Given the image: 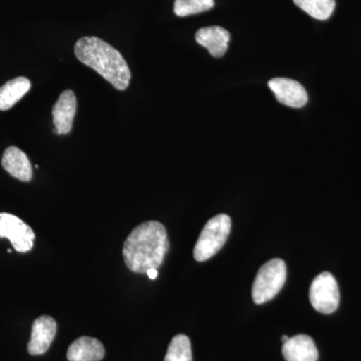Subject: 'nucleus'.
Segmentation results:
<instances>
[{
    "instance_id": "10",
    "label": "nucleus",
    "mask_w": 361,
    "mask_h": 361,
    "mask_svg": "<svg viewBox=\"0 0 361 361\" xmlns=\"http://www.w3.org/2000/svg\"><path fill=\"white\" fill-rule=\"evenodd\" d=\"M195 39L199 44L208 49L214 58H221L227 51L230 33L221 26H208L199 30Z\"/></svg>"
},
{
    "instance_id": "8",
    "label": "nucleus",
    "mask_w": 361,
    "mask_h": 361,
    "mask_svg": "<svg viewBox=\"0 0 361 361\" xmlns=\"http://www.w3.org/2000/svg\"><path fill=\"white\" fill-rule=\"evenodd\" d=\"M56 322L51 316L42 315L35 319L27 345L30 355H42L47 353L56 337Z\"/></svg>"
},
{
    "instance_id": "6",
    "label": "nucleus",
    "mask_w": 361,
    "mask_h": 361,
    "mask_svg": "<svg viewBox=\"0 0 361 361\" xmlns=\"http://www.w3.org/2000/svg\"><path fill=\"white\" fill-rule=\"evenodd\" d=\"M0 238L8 239L16 251L25 253L32 250L35 235L20 218L13 214L0 213Z\"/></svg>"
},
{
    "instance_id": "9",
    "label": "nucleus",
    "mask_w": 361,
    "mask_h": 361,
    "mask_svg": "<svg viewBox=\"0 0 361 361\" xmlns=\"http://www.w3.org/2000/svg\"><path fill=\"white\" fill-rule=\"evenodd\" d=\"M77 97L71 90L61 92L52 108L54 125L58 135H66L73 129V118L77 111Z\"/></svg>"
},
{
    "instance_id": "5",
    "label": "nucleus",
    "mask_w": 361,
    "mask_h": 361,
    "mask_svg": "<svg viewBox=\"0 0 361 361\" xmlns=\"http://www.w3.org/2000/svg\"><path fill=\"white\" fill-rule=\"evenodd\" d=\"M310 302L313 308L323 314H331L338 308L341 294L334 275L322 272L311 283Z\"/></svg>"
},
{
    "instance_id": "7",
    "label": "nucleus",
    "mask_w": 361,
    "mask_h": 361,
    "mask_svg": "<svg viewBox=\"0 0 361 361\" xmlns=\"http://www.w3.org/2000/svg\"><path fill=\"white\" fill-rule=\"evenodd\" d=\"M268 87L272 90L280 104L290 108H302L308 102L305 87L300 82L291 78H275L268 82Z\"/></svg>"
},
{
    "instance_id": "12",
    "label": "nucleus",
    "mask_w": 361,
    "mask_h": 361,
    "mask_svg": "<svg viewBox=\"0 0 361 361\" xmlns=\"http://www.w3.org/2000/svg\"><path fill=\"white\" fill-rule=\"evenodd\" d=\"M2 167L16 179L23 182H30L32 179V164L25 152L9 147L4 151L1 160Z\"/></svg>"
},
{
    "instance_id": "15",
    "label": "nucleus",
    "mask_w": 361,
    "mask_h": 361,
    "mask_svg": "<svg viewBox=\"0 0 361 361\" xmlns=\"http://www.w3.org/2000/svg\"><path fill=\"white\" fill-rule=\"evenodd\" d=\"M297 7L318 20H329L336 8V0H293Z\"/></svg>"
},
{
    "instance_id": "13",
    "label": "nucleus",
    "mask_w": 361,
    "mask_h": 361,
    "mask_svg": "<svg viewBox=\"0 0 361 361\" xmlns=\"http://www.w3.org/2000/svg\"><path fill=\"white\" fill-rule=\"evenodd\" d=\"M106 355L102 342L97 338L82 336L71 344L66 353L68 361H99Z\"/></svg>"
},
{
    "instance_id": "3",
    "label": "nucleus",
    "mask_w": 361,
    "mask_h": 361,
    "mask_svg": "<svg viewBox=\"0 0 361 361\" xmlns=\"http://www.w3.org/2000/svg\"><path fill=\"white\" fill-rule=\"evenodd\" d=\"M231 231V219L219 214L209 220L202 230L194 249V257L199 262L209 260L225 245Z\"/></svg>"
},
{
    "instance_id": "19",
    "label": "nucleus",
    "mask_w": 361,
    "mask_h": 361,
    "mask_svg": "<svg viewBox=\"0 0 361 361\" xmlns=\"http://www.w3.org/2000/svg\"><path fill=\"white\" fill-rule=\"evenodd\" d=\"M288 339H289V337L287 336H283L281 337V341H282V342H283V343H285V342L288 341Z\"/></svg>"
},
{
    "instance_id": "17",
    "label": "nucleus",
    "mask_w": 361,
    "mask_h": 361,
    "mask_svg": "<svg viewBox=\"0 0 361 361\" xmlns=\"http://www.w3.org/2000/svg\"><path fill=\"white\" fill-rule=\"evenodd\" d=\"M214 0H175L174 13L180 18L205 13L214 7Z\"/></svg>"
},
{
    "instance_id": "18",
    "label": "nucleus",
    "mask_w": 361,
    "mask_h": 361,
    "mask_svg": "<svg viewBox=\"0 0 361 361\" xmlns=\"http://www.w3.org/2000/svg\"><path fill=\"white\" fill-rule=\"evenodd\" d=\"M146 273L148 274L149 279L154 280L158 277V270L155 269V268H151Z\"/></svg>"
},
{
    "instance_id": "1",
    "label": "nucleus",
    "mask_w": 361,
    "mask_h": 361,
    "mask_svg": "<svg viewBox=\"0 0 361 361\" xmlns=\"http://www.w3.org/2000/svg\"><path fill=\"white\" fill-rule=\"evenodd\" d=\"M167 231L157 221H148L135 227L126 239L123 256L132 272L146 273L151 268L158 269L168 253Z\"/></svg>"
},
{
    "instance_id": "14",
    "label": "nucleus",
    "mask_w": 361,
    "mask_h": 361,
    "mask_svg": "<svg viewBox=\"0 0 361 361\" xmlns=\"http://www.w3.org/2000/svg\"><path fill=\"white\" fill-rule=\"evenodd\" d=\"M32 87L28 78L20 77L9 80L0 87V111H8L25 96Z\"/></svg>"
},
{
    "instance_id": "16",
    "label": "nucleus",
    "mask_w": 361,
    "mask_h": 361,
    "mask_svg": "<svg viewBox=\"0 0 361 361\" xmlns=\"http://www.w3.org/2000/svg\"><path fill=\"white\" fill-rule=\"evenodd\" d=\"M165 361H193L189 337L178 334L169 345Z\"/></svg>"
},
{
    "instance_id": "4",
    "label": "nucleus",
    "mask_w": 361,
    "mask_h": 361,
    "mask_svg": "<svg viewBox=\"0 0 361 361\" xmlns=\"http://www.w3.org/2000/svg\"><path fill=\"white\" fill-rule=\"evenodd\" d=\"M286 264L281 259L268 261L258 271L252 287V297L256 304L268 302L279 293L286 280Z\"/></svg>"
},
{
    "instance_id": "2",
    "label": "nucleus",
    "mask_w": 361,
    "mask_h": 361,
    "mask_svg": "<svg viewBox=\"0 0 361 361\" xmlns=\"http://www.w3.org/2000/svg\"><path fill=\"white\" fill-rule=\"evenodd\" d=\"M78 61L97 71L116 90L129 87L130 73L127 61L120 51L96 37H85L75 45Z\"/></svg>"
},
{
    "instance_id": "11",
    "label": "nucleus",
    "mask_w": 361,
    "mask_h": 361,
    "mask_svg": "<svg viewBox=\"0 0 361 361\" xmlns=\"http://www.w3.org/2000/svg\"><path fill=\"white\" fill-rule=\"evenodd\" d=\"M282 353L286 361H317L318 350L313 339L306 334H298L283 343Z\"/></svg>"
}]
</instances>
